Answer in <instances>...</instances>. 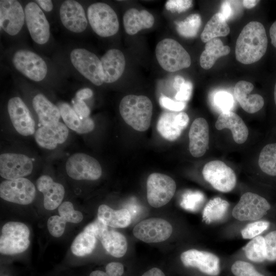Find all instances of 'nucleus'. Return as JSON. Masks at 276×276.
I'll return each mask as SVG.
<instances>
[{"label": "nucleus", "mask_w": 276, "mask_h": 276, "mask_svg": "<svg viewBox=\"0 0 276 276\" xmlns=\"http://www.w3.org/2000/svg\"><path fill=\"white\" fill-rule=\"evenodd\" d=\"M268 39L264 26L252 21L247 24L241 31L236 43L237 61L249 64L259 61L265 54Z\"/></svg>", "instance_id": "nucleus-1"}, {"label": "nucleus", "mask_w": 276, "mask_h": 276, "mask_svg": "<svg viewBox=\"0 0 276 276\" xmlns=\"http://www.w3.org/2000/svg\"><path fill=\"white\" fill-rule=\"evenodd\" d=\"M119 110L124 121L134 130L145 131L149 128L153 105L147 97L127 95L121 100Z\"/></svg>", "instance_id": "nucleus-2"}, {"label": "nucleus", "mask_w": 276, "mask_h": 276, "mask_svg": "<svg viewBox=\"0 0 276 276\" xmlns=\"http://www.w3.org/2000/svg\"><path fill=\"white\" fill-rule=\"evenodd\" d=\"M155 55L160 66L169 72L188 68L191 63L188 52L178 42L171 38L164 39L157 44Z\"/></svg>", "instance_id": "nucleus-3"}, {"label": "nucleus", "mask_w": 276, "mask_h": 276, "mask_svg": "<svg viewBox=\"0 0 276 276\" xmlns=\"http://www.w3.org/2000/svg\"><path fill=\"white\" fill-rule=\"evenodd\" d=\"M30 230L23 223L10 221L4 225L0 237V252L13 255L21 253L29 247Z\"/></svg>", "instance_id": "nucleus-4"}, {"label": "nucleus", "mask_w": 276, "mask_h": 276, "mask_svg": "<svg viewBox=\"0 0 276 276\" xmlns=\"http://www.w3.org/2000/svg\"><path fill=\"white\" fill-rule=\"evenodd\" d=\"M87 15L92 29L99 36L107 37L118 32L119 22L117 15L107 4H92L87 8Z\"/></svg>", "instance_id": "nucleus-5"}, {"label": "nucleus", "mask_w": 276, "mask_h": 276, "mask_svg": "<svg viewBox=\"0 0 276 276\" xmlns=\"http://www.w3.org/2000/svg\"><path fill=\"white\" fill-rule=\"evenodd\" d=\"M271 209V205L264 197L250 192L244 193L234 207L232 216L240 221L260 220Z\"/></svg>", "instance_id": "nucleus-6"}, {"label": "nucleus", "mask_w": 276, "mask_h": 276, "mask_svg": "<svg viewBox=\"0 0 276 276\" xmlns=\"http://www.w3.org/2000/svg\"><path fill=\"white\" fill-rule=\"evenodd\" d=\"M74 67L92 83L100 86L104 82L101 60L94 53L83 48H76L70 54Z\"/></svg>", "instance_id": "nucleus-7"}, {"label": "nucleus", "mask_w": 276, "mask_h": 276, "mask_svg": "<svg viewBox=\"0 0 276 276\" xmlns=\"http://www.w3.org/2000/svg\"><path fill=\"white\" fill-rule=\"evenodd\" d=\"M147 198L149 204L159 208L168 203L176 191L175 181L168 175L153 173L147 180Z\"/></svg>", "instance_id": "nucleus-8"}, {"label": "nucleus", "mask_w": 276, "mask_h": 276, "mask_svg": "<svg viewBox=\"0 0 276 276\" xmlns=\"http://www.w3.org/2000/svg\"><path fill=\"white\" fill-rule=\"evenodd\" d=\"M202 173L204 179L219 192L228 193L236 187L237 177L235 172L221 160L207 163L204 166Z\"/></svg>", "instance_id": "nucleus-9"}, {"label": "nucleus", "mask_w": 276, "mask_h": 276, "mask_svg": "<svg viewBox=\"0 0 276 276\" xmlns=\"http://www.w3.org/2000/svg\"><path fill=\"white\" fill-rule=\"evenodd\" d=\"M65 169L67 175L76 180H95L102 174V168L99 162L83 153L72 155L66 163Z\"/></svg>", "instance_id": "nucleus-10"}, {"label": "nucleus", "mask_w": 276, "mask_h": 276, "mask_svg": "<svg viewBox=\"0 0 276 276\" xmlns=\"http://www.w3.org/2000/svg\"><path fill=\"white\" fill-rule=\"evenodd\" d=\"M12 62L18 72L34 81H42L48 73V67L44 60L31 51H17L13 55Z\"/></svg>", "instance_id": "nucleus-11"}, {"label": "nucleus", "mask_w": 276, "mask_h": 276, "mask_svg": "<svg viewBox=\"0 0 276 276\" xmlns=\"http://www.w3.org/2000/svg\"><path fill=\"white\" fill-rule=\"evenodd\" d=\"M180 258L185 267L196 268L208 276H219L221 273L220 259L211 252L191 249L182 252Z\"/></svg>", "instance_id": "nucleus-12"}, {"label": "nucleus", "mask_w": 276, "mask_h": 276, "mask_svg": "<svg viewBox=\"0 0 276 276\" xmlns=\"http://www.w3.org/2000/svg\"><path fill=\"white\" fill-rule=\"evenodd\" d=\"M35 195L34 184L26 178L6 180L0 184V196L9 202L29 204L34 200Z\"/></svg>", "instance_id": "nucleus-13"}, {"label": "nucleus", "mask_w": 276, "mask_h": 276, "mask_svg": "<svg viewBox=\"0 0 276 276\" xmlns=\"http://www.w3.org/2000/svg\"><path fill=\"white\" fill-rule=\"evenodd\" d=\"M173 228L167 220L152 218L137 223L133 229V235L146 243H156L168 239L172 234Z\"/></svg>", "instance_id": "nucleus-14"}, {"label": "nucleus", "mask_w": 276, "mask_h": 276, "mask_svg": "<svg viewBox=\"0 0 276 276\" xmlns=\"http://www.w3.org/2000/svg\"><path fill=\"white\" fill-rule=\"evenodd\" d=\"M25 21L32 39L39 44L47 43L50 36L49 23L36 2L28 3L25 8Z\"/></svg>", "instance_id": "nucleus-15"}, {"label": "nucleus", "mask_w": 276, "mask_h": 276, "mask_svg": "<svg viewBox=\"0 0 276 276\" xmlns=\"http://www.w3.org/2000/svg\"><path fill=\"white\" fill-rule=\"evenodd\" d=\"M33 168L31 159L25 154L7 153L0 155V175L7 180L26 176Z\"/></svg>", "instance_id": "nucleus-16"}, {"label": "nucleus", "mask_w": 276, "mask_h": 276, "mask_svg": "<svg viewBox=\"0 0 276 276\" xmlns=\"http://www.w3.org/2000/svg\"><path fill=\"white\" fill-rule=\"evenodd\" d=\"M25 20V11L18 1H0V26L6 33L11 36L17 34Z\"/></svg>", "instance_id": "nucleus-17"}, {"label": "nucleus", "mask_w": 276, "mask_h": 276, "mask_svg": "<svg viewBox=\"0 0 276 276\" xmlns=\"http://www.w3.org/2000/svg\"><path fill=\"white\" fill-rule=\"evenodd\" d=\"M7 109L12 125L17 132L24 136L34 133L35 123L21 98L18 97L11 98L8 103Z\"/></svg>", "instance_id": "nucleus-18"}, {"label": "nucleus", "mask_w": 276, "mask_h": 276, "mask_svg": "<svg viewBox=\"0 0 276 276\" xmlns=\"http://www.w3.org/2000/svg\"><path fill=\"white\" fill-rule=\"evenodd\" d=\"M59 16L64 27L74 33L85 31L87 20L82 5L74 0L64 1L59 9Z\"/></svg>", "instance_id": "nucleus-19"}, {"label": "nucleus", "mask_w": 276, "mask_h": 276, "mask_svg": "<svg viewBox=\"0 0 276 276\" xmlns=\"http://www.w3.org/2000/svg\"><path fill=\"white\" fill-rule=\"evenodd\" d=\"M189 122V117L185 112H164L157 123V130L164 139L174 141L181 135Z\"/></svg>", "instance_id": "nucleus-20"}, {"label": "nucleus", "mask_w": 276, "mask_h": 276, "mask_svg": "<svg viewBox=\"0 0 276 276\" xmlns=\"http://www.w3.org/2000/svg\"><path fill=\"white\" fill-rule=\"evenodd\" d=\"M189 150L195 157L203 156L209 148V125L203 118H198L192 123L189 132Z\"/></svg>", "instance_id": "nucleus-21"}, {"label": "nucleus", "mask_w": 276, "mask_h": 276, "mask_svg": "<svg viewBox=\"0 0 276 276\" xmlns=\"http://www.w3.org/2000/svg\"><path fill=\"white\" fill-rule=\"evenodd\" d=\"M68 135V129L66 125L59 122L39 128L35 133V139L39 146L52 150L56 148L58 144L63 143Z\"/></svg>", "instance_id": "nucleus-22"}, {"label": "nucleus", "mask_w": 276, "mask_h": 276, "mask_svg": "<svg viewBox=\"0 0 276 276\" xmlns=\"http://www.w3.org/2000/svg\"><path fill=\"white\" fill-rule=\"evenodd\" d=\"M100 60L104 82H114L122 76L126 65L125 56L122 51L116 49L109 50Z\"/></svg>", "instance_id": "nucleus-23"}, {"label": "nucleus", "mask_w": 276, "mask_h": 276, "mask_svg": "<svg viewBox=\"0 0 276 276\" xmlns=\"http://www.w3.org/2000/svg\"><path fill=\"white\" fill-rule=\"evenodd\" d=\"M254 89L253 84L248 81L241 80L235 85L234 94L242 109L249 113L260 110L264 106L263 97L259 94H250Z\"/></svg>", "instance_id": "nucleus-24"}, {"label": "nucleus", "mask_w": 276, "mask_h": 276, "mask_svg": "<svg viewBox=\"0 0 276 276\" xmlns=\"http://www.w3.org/2000/svg\"><path fill=\"white\" fill-rule=\"evenodd\" d=\"M36 185L38 190L43 195L45 209L53 210L61 204L65 193L61 184L54 182L48 175H42L37 180Z\"/></svg>", "instance_id": "nucleus-25"}, {"label": "nucleus", "mask_w": 276, "mask_h": 276, "mask_svg": "<svg viewBox=\"0 0 276 276\" xmlns=\"http://www.w3.org/2000/svg\"><path fill=\"white\" fill-rule=\"evenodd\" d=\"M218 130L230 129L235 142L239 144L244 143L248 136V129L241 118L232 111L221 112L215 123Z\"/></svg>", "instance_id": "nucleus-26"}, {"label": "nucleus", "mask_w": 276, "mask_h": 276, "mask_svg": "<svg viewBox=\"0 0 276 276\" xmlns=\"http://www.w3.org/2000/svg\"><path fill=\"white\" fill-rule=\"evenodd\" d=\"M154 22L152 14L147 10H138L131 8L123 16V25L125 32L133 35L142 29L151 28Z\"/></svg>", "instance_id": "nucleus-27"}, {"label": "nucleus", "mask_w": 276, "mask_h": 276, "mask_svg": "<svg viewBox=\"0 0 276 276\" xmlns=\"http://www.w3.org/2000/svg\"><path fill=\"white\" fill-rule=\"evenodd\" d=\"M32 105L42 126L53 125L59 122L61 114L58 107L43 95H36L33 99Z\"/></svg>", "instance_id": "nucleus-28"}, {"label": "nucleus", "mask_w": 276, "mask_h": 276, "mask_svg": "<svg viewBox=\"0 0 276 276\" xmlns=\"http://www.w3.org/2000/svg\"><path fill=\"white\" fill-rule=\"evenodd\" d=\"M61 117L66 126L79 134L88 133L95 128V123L89 117L81 119L71 106L66 103L59 105Z\"/></svg>", "instance_id": "nucleus-29"}, {"label": "nucleus", "mask_w": 276, "mask_h": 276, "mask_svg": "<svg viewBox=\"0 0 276 276\" xmlns=\"http://www.w3.org/2000/svg\"><path fill=\"white\" fill-rule=\"evenodd\" d=\"M97 218L108 226L113 228L126 227L131 221L130 213L127 209L114 210L105 204L99 206Z\"/></svg>", "instance_id": "nucleus-30"}, {"label": "nucleus", "mask_w": 276, "mask_h": 276, "mask_svg": "<svg viewBox=\"0 0 276 276\" xmlns=\"http://www.w3.org/2000/svg\"><path fill=\"white\" fill-rule=\"evenodd\" d=\"M110 255L120 258L126 252L127 242L124 235L113 229H105L98 237Z\"/></svg>", "instance_id": "nucleus-31"}, {"label": "nucleus", "mask_w": 276, "mask_h": 276, "mask_svg": "<svg viewBox=\"0 0 276 276\" xmlns=\"http://www.w3.org/2000/svg\"><path fill=\"white\" fill-rule=\"evenodd\" d=\"M230 51V48L224 45L220 39H212L205 43L204 50L200 56V66L203 69L209 70L213 66L218 58L227 55Z\"/></svg>", "instance_id": "nucleus-32"}, {"label": "nucleus", "mask_w": 276, "mask_h": 276, "mask_svg": "<svg viewBox=\"0 0 276 276\" xmlns=\"http://www.w3.org/2000/svg\"><path fill=\"white\" fill-rule=\"evenodd\" d=\"M226 20L220 13L215 14L208 21L200 35L202 41L206 43L218 37L227 36L230 29Z\"/></svg>", "instance_id": "nucleus-33"}, {"label": "nucleus", "mask_w": 276, "mask_h": 276, "mask_svg": "<svg viewBox=\"0 0 276 276\" xmlns=\"http://www.w3.org/2000/svg\"><path fill=\"white\" fill-rule=\"evenodd\" d=\"M258 165L266 176L276 178V142L265 145L260 151Z\"/></svg>", "instance_id": "nucleus-34"}, {"label": "nucleus", "mask_w": 276, "mask_h": 276, "mask_svg": "<svg viewBox=\"0 0 276 276\" xmlns=\"http://www.w3.org/2000/svg\"><path fill=\"white\" fill-rule=\"evenodd\" d=\"M228 207V202L220 197L210 199L202 213L203 220L206 223H211L221 219L225 216Z\"/></svg>", "instance_id": "nucleus-35"}, {"label": "nucleus", "mask_w": 276, "mask_h": 276, "mask_svg": "<svg viewBox=\"0 0 276 276\" xmlns=\"http://www.w3.org/2000/svg\"><path fill=\"white\" fill-rule=\"evenodd\" d=\"M243 249L245 257L252 263L260 264L266 261L265 239L261 235L251 239Z\"/></svg>", "instance_id": "nucleus-36"}, {"label": "nucleus", "mask_w": 276, "mask_h": 276, "mask_svg": "<svg viewBox=\"0 0 276 276\" xmlns=\"http://www.w3.org/2000/svg\"><path fill=\"white\" fill-rule=\"evenodd\" d=\"M97 238L92 234L83 231L78 234L71 245V251L77 256L91 254L96 247Z\"/></svg>", "instance_id": "nucleus-37"}, {"label": "nucleus", "mask_w": 276, "mask_h": 276, "mask_svg": "<svg viewBox=\"0 0 276 276\" xmlns=\"http://www.w3.org/2000/svg\"><path fill=\"white\" fill-rule=\"evenodd\" d=\"M201 24L200 16L198 14H192L184 20L176 22V30L181 36L193 37L197 35Z\"/></svg>", "instance_id": "nucleus-38"}, {"label": "nucleus", "mask_w": 276, "mask_h": 276, "mask_svg": "<svg viewBox=\"0 0 276 276\" xmlns=\"http://www.w3.org/2000/svg\"><path fill=\"white\" fill-rule=\"evenodd\" d=\"M233 276H266L254 263L243 260H237L230 266Z\"/></svg>", "instance_id": "nucleus-39"}, {"label": "nucleus", "mask_w": 276, "mask_h": 276, "mask_svg": "<svg viewBox=\"0 0 276 276\" xmlns=\"http://www.w3.org/2000/svg\"><path fill=\"white\" fill-rule=\"evenodd\" d=\"M270 226L269 221L259 220L251 221L241 231L242 237L245 239H252L266 231Z\"/></svg>", "instance_id": "nucleus-40"}, {"label": "nucleus", "mask_w": 276, "mask_h": 276, "mask_svg": "<svg viewBox=\"0 0 276 276\" xmlns=\"http://www.w3.org/2000/svg\"><path fill=\"white\" fill-rule=\"evenodd\" d=\"M59 216L62 217L66 222L78 223L80 222L83 216L82 214L74 209L73 204L70 201H64L58 208Z\"/></svg>", "instance_id": "nucleus-41"}, {"label": "nucleus", "mask_w": 276, "mask_h": 276, "mask_svg": "<svg viewBox=\"0 0 276 276\" xmlns=\"http://www.w3.org/2000/svg\"><path fill=\"white\" fill-rule=\"evenodd\" d=\"M213 102L221 112L230 111L233 108L234 100L232 95L225 91H219L214 96Z\"/></svg>", "instance_id": "nucleus-42"}, {"label": "nucleus", "mask_w": 276, "mask_h": 276, "mask_svg": "<svg viewBox=\"0 0 276 276\" xmlns=\"http://www.w3.org/2000/svg\"><path fill=\"white\" fill-rule=\"evenodd\" d=\"M66 223V221L60 216L50 217L47 222L49 233L54 237H60L64 232Z\"/></svg>", "instance_id": "nucleus-43"}, {"label": "nucleus", "mask_w": 276, "mask_h": 276, "mask_svg": "<svg viewBox=\"0 0 276 276\" xmlns=\"http://www.w3.org/2000/svg\"><path fill=\"white\" fill-rule=\"evenodd\" d=\"M264 237L266 261L273 262L276 261V230L267 234Z\"/></svg>", "instance_id": "nucleus-44"}, {"label": "nucleus", "mask_w": 276, "mask_h": 276, "mask_svg": "<svg viewBox=\"0 0 276 276\" xmlns=\"http://www.w3.org/2000/svg\"><path fill=\"white\" fill-rule=\"evenodd\" d=\"M105 269L106 272L101 270L94 271L89 276H122L124 272V266L119 262H112L108 263Z\"/></svg>", "instance_id": "nucleus-45"}, {"label": "nucleus", "mask_w": 276, "mask_h": 276, "mask_svg": "<svg viewBox=\"0 0 276 276\" xmlns=\"http://www.w3.org/2000/svg\"><path fill=\"white\" fill-rule=\"evenodd\" d=\"M192 3L193 1L190 0H169L166 3L165 7L172 13H181L190 8Z\"/></svg>", "instance_id": "nucleus-46"}, {"label": "nucleus", "mask_w": 276, "mask_h": 276, "mask_svg": "<svg viewBox=\"0 0 276 276\" xmlns=\"http://www.w3.org/2000/svg\"><path fill=\"white\" fill-rule=\"evenodd\" d=\"M159 103L162 107L175 111H181L186 106L185 102L174 101L164 96L159 98Z\"/></svg>", "instance_id": "nucleus-47"}, {"label": "nucleus", "mask_w": 276, "mask_h": 276, "mask_svg": "<svg viewBox=\"0 0 276 276\" xmlns=\"http://www.w3.org/2000/svg\"><path fill=\"white\" fill-rule=\"evenodd\" d=\"M192 89V83L189 81H186L177 92L175 99L177 101L183 102L189 101L191 97Z\"/></svg>", "instance_id": "nucleus-48"}, {"label": "nucleus", "mask_w": 276, "mask_h": 276, "mask_svg": "<svg viewBox=\"0 0 276 276\" xmlns=\"http://www.w3.org/2000/svg\"><path fill=\"white\" fill-rule=\"evenodd\" d=\"M73 108L76 113L81 119L89 117L90 110L83 100L76 99L73 105Z\"/></svg>", "instance_id": "nucleus-49"}, {"label": "nucleus", "mask_w": 276, "mask_h": 276, "mask_svg": "<svg viewBox=\"0 0 276 276\" xmlns=\"http://www.w3.org/2000/svg\"><path fill=\"white\" fill-rule=\"evenodd\" d=\"M219 13L222 15L226 20L231 16L232 9L230 1H225L221 4Z\"/></svg>", "instance_id": "nucleus-50"}, {"label": "nucleus", "mask_w": 276, "mask_h": 276, "mask_svg": "<svg viewBox=\"0 0 276 276\" xmlns=\"http://www.w3.org/2000/svg\"><path fill=\"white\" fill-rule=\"evenodd\" d=\"M93 95V90L89 88H82L76 94V99L83 100L91 97Z\"/></svg>", "instance_id": "nucleus-51"}, {"label": "nucleus", "mask_w": 276, "mask_h": 276, "mask_svg": "<svg viewBox=\"0 0 276 276\" xmlns=\"http://www.w3.org/2000/svg\"><path fill=\"white\" fill-rule=\"evenodd\" d=\"M35 2L45 11H51L53 8L52 2L50 0H37Z\"/></svg>", "instance_id": "nucleus-52"}, {"label": "nucleus", "mask_w": 276, "mask_h": 276, "mask_svg": "<svg viewBox=\"0 0 276 276\" xmlns=\"http://www.w3.org/2000/svg\"><path fill=\"white\" fill-rule=\"evenodd\" d=\"M269 35L271 38V43L276 48V21L271 25L270 28Z\"/></svg>", "instance_id": "nucleus-53"}, {"label": "nucleus", "mask_w": 276, "mask_h": 276, "mask_svg": "<svg viewBox=\"0 0 276 276\" xmlns=\"http://www.w3.org/2000/svg\"><path fill=\"white\" fill-rule=\"evenodd\" d=\"M142 276H165V275L160 269L153 268L145 272Z\"/></svg>", "instance_id": "nucleus-54"}, {"label": "nucleus", "mask_w": 276, "mask_h": 276, "mask_svg": "<svg viewBox=\"0 0 276 276\" xmlns=\"http://www.w3.org/2000/svg\"><path fill=\"white\" fill-rule=\"evenodd\" d=\"M186 82L185 79L180 76H177L174 78L173 87L174 89L178 91L181 85Z\"/></svg>", "instance_id": "nucleus-55"}, {"label": "nucleus", "mask_w": 276, "mask_h": 276, "mask_svg": "<svg viewBox=\"0 0 276 276\" xmlns=\"http://www.w3.org/2000/svg\"><path fill=\"white\" fill-rule=\"evenodd\" d=\"M260 1L245 0L242 1L243 6L247 9H251L257 5Z\"/></svg>", "instance_id": "nucleus-56"}, {"label": "nucleus", "mask_w": 276, "mask_h": 276, "mask_svg": "<svg viewBox=\"0 0 276 276\" xmlns=\"http://www.w3.org/2000/svg\"><path fill=\"white\" fill-rule=\"evenodd\" d=\"M273 100H274L275 106L276 107V82L275 83L274 90H273Z\"/></svg>", "instance_id": "nucleus-57"}, {"label": "nucleus", "mask_w": 276, "mask_h": 276, "mask_svg": "<svg viewBox=\"0 0 276 276\" xmlns=\"http://www.w3.org/2000/svg\"><path fill=\"white\" fill-rule=\"evenodd\" d=\"M7 276V275H6Z\"/></svg>", "instance_id": "nucleus-58"}]
</instances>
